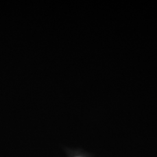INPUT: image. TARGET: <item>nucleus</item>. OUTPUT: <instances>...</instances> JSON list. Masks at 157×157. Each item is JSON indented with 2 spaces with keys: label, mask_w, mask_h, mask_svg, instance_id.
Returning a JSON list of instances; mask_svg holds the SVG:
<instances>
[]
</instances>
